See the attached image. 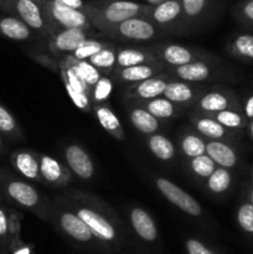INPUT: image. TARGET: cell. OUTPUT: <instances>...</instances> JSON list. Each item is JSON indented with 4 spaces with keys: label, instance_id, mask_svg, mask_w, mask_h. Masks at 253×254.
Instances as JSON below:
<instances>
[{
    "label": "cell",
    "instance_id": "cell-1",
    "mask_svg": "<svg viewBox=\"0 0 253 254\" xmlns=\"http://www.w3.org/2000/svg\"><path fill=\"white\" fill-rule=\"evenodd\" d=\"M64 202L86 223L101 245L119 247L123 241L121 222L104 205H99L98 200L88 193L72 191Z\"/></svg>",
    "mask_w": 253,
    "mask_h": 254
},
{
    "label": "cell",
    "instance_id": "cell-2",
    "mask_svg": "<svg viewBox=\"0 0 253 254\" xmlns=\"http://www.w3.org/2000/svg\"><path fill=\"white\" fill-rule=\"evenodd\" d=\"M151 5L129 0H97L84 5L83 11L92 26L106 32L114 25L135 16H146Z\"/></svg>",
    "mask_w": 253,
    "mask_h": 254
},
{
    "label": "cell",
    "instance_id": "cell-3",
    "mask_svg": "<svg viewBox=\"0 0 253 254\" xmlns=\"http://www.w3.org/2000/svg\"><path fill=\"white\" fill-rule=\"evenodd\" d=\"M0 188L14 203L36 213L39 217L50 218V207L44 205L41 195L31 184L14 178L6 171H0Z\"/></svg>",
    "mask_w": 253,
    "mask_h": 254
},
{
    "label": "cell",
    "instance_id": "cell-4",
    "mask_svg": "<svg viewBox=\"0 0 253 254\" xmlns=\"http://www.w3.org/2000/svg\"><path fill=\"white\" fill-rule=\"evenodd\" d=\"M50 220L55 222L62 233L81 245H101L86 223L68 207L64 200H56L50 206Z\"/></svg>",
    "mask_w": 253,
    "mask_h": 254
},
{
    "label": "cell",
    "instance_id": "cell-5",
    "mask_svg": "<svg viewBox=\"0 0 253 254\" xmlns=\"http://www.w3.org/2000/svg\"><path fill=\"white\" fill-rule=\"evenodd\" d=\"M40 2L46 17L50 34L62 29L91 30L93 27L83 10L64 6L56 0H41Z\"/></svg>",
    "mask_w": 253,
    "mask_h": 254
},
{
    "label": "cell",
    "instance_id": "cell-6",
    "mask_svg": "<svg viewBox=\"0 0 253 254\" xmlns=\"http://www.w3.org/2000/svg\"><path fill=\"white\" fill-rule=\"evenodd\" d=\"M148 49L165 67L183 66L193 61H215L207 52L178 44H159L148 46Z\"/></svg>",
    "mask_w": 253,
    "mask_h": 254
},
{
    "label": "cell",
    "instance_id": "cell-7",
    "mask_svg": "<svg viewBox=\"0 0 253 254\" xmlns=\"http://www.w3.org/2000/svg\"><path fill=\"white\" fill-rule=\"evenodd\" d=\"M0 9L19 17L31 30L49 32L41 2L36 0H0Z\"/></svg>",
    "mask_w": 253,
    "mask_h": 254
},
{
    "label": "cell",
    "instance_id": "cell-8",
    "mask_svg": "<svg viewBox=\"0 0 253 254\" xmlns=\"http://www.w3.org/2000/svg\"><path fill=\"white\" fill-rule=\"evenodd\" d=\"M103 34L112 39L128 40V41H149L158 36L159 30L158 26L146 17L135 16L114 25Z\"/></svg>",
    "mask_w": 253,
    "mask_h": 254
},
{
    "label": "cell",
    "instance_id": "cell-9",
    "mask_svg": "<svg viewBox=\"0 0 253 254\" xmlns=\"http://www.w3.org/2000/svg\"><path fill=\"white\" fill-rule=\"evenodd\" d=\"M156 189L159 192L166 198L170 203H173L175 207L183 211L184 213L192 217H200L202 215V207L200 203L186 191H184L180 186L174 184L173 181L168 180L166 178H156L154 180Z\"/></svg>",
    "mask_w": 253,
    "mask_h": 254
},
{
    "label": "cell",
    "instance_id": "cell-10",
    "mask_svg": "<svg viewBox=\"0 0 253 254\" xmlns=\"http://www.w3.org/2000/svg\"><path fill=\"white\" fill-rule=\"evenodd\" d=\"M174 78L175 77L173 74H170L169 72L166 73V71H164L151 78L128 84L124 91V99L130 102H144L163 96L168 83Z\"/></svg>",
    "mask_w": 253,
    "mask_h": 254
},
{
    "label": "cell",
    "instance_id": "cell-11",
    "mask_svg": "<svg viewBox=\"0 0 253 254\" xmlns=\"http://www.w3.org/2000/svg\"><path fill=\"white\" fill-rule=\"evenodd\" d=\"M91 30L87 29H62L51 32L49 40V50L54 55H68L77 49L82 42L91 39Z\"/></svg>",
    "mask_w": 253,
    "mask_h": 254
},
{
    "label": "cell",
    "instance_id": "cell-12",
    "mask_svg": "<svg viewBox=\"0 0 253 254\" xmlns=\"http://www.w3.org/2000/svg\"><path fill=\"white\" fill-rule=\"evenodd\" d=\"M64 159L71 173L81 180H91L96 173L93 160L89 154L78 144H69L64 148Z\"/></svg>",
    "mask_w": 253,
    "mask_h": 254
},
{
    "label": "cell",
    "instance_id": "cell-13",
    "mask_svg": "<svg viewBox=\"0 0 253 254\" xmlns=\"http://www.w3.org/2000/svg\"><path fill=\"white\" fill-rule=\"evenodd\" d=\"M41 180L52 188H63L72 180V173L54 156L40 154Z\"/></svg>",
    "mask_w": 253,
    "mask_h": 254
},
{
    "label": "cell",
    "instance_id": "cell-14",
    "mask_svg": "<svg viewBox=\"0 0 253 254\" xmlns=\"http://www.w3.org/2000/svg\"><path fill=\"white\" fill-rule=\"evenodd\" d=\"M145 17L161 29L175 26L184 21L180 0H164L160 4L151 5Z\"/></svg>",
    "mask_w": 253,
    "mask_h": 254
},
{
    "label": "cell",
    "instance_id": "cell-15",
    "mask_svg": "<svg viewBox=\"0 0 253 254\" xmlns=\"http://www.w3.org/2000/svg\"><path fill=\"white\" fill-rule=\"evenodd\" d=\"M193 108L200 113L212 114L225 109H237L238 107L232 94L226 91L212 89L203 92L193 103Z\"/></svg>",
    "mask_w": 253,
    "mask_h": 254
},
{
    "label": "cell",
    "instance_id": "cell-16",
    "mask_svg": "<svg viewBox=\"0 0 253 254\" xmlns=\"http://www.w3.org/2000/svg\"><path fill=\"white\" fill-rule=\"evenodd\" d=\"M190 122L196 133L200 134L206 140H228L232 138L230 129L218 123L208 114L195 111L190 114Z\"/></svg>",
    "mask_w": 253,
    "mask_h": 254
},
{
    "label": "cell",
    "instance_id": "cell-17",
    "mask_svg": "<svg viewBox=\"0 0 253 254\" xmlns=\"http://www.w3.org/2000/svg\"><path fill=\"white\" fill-rule=\"evenodd\" d=\"M164 71H165V64L163 62H155V64H136V66L130 67H116L112 73H113L114 79L119 83L133 84L158 76Z\"/></svg>",
    "mask_w": 253,
    "mask_h": 254
},
{
    "label": "cell",
    "instance_id": "cell-18",
    "mask_svg": "<svg viewBox=\"0 0 253 254\" xmlns=\"http://www.w3.org/2000/svg\"><path fill=\"white\" fill-rule=\"evenodd\" d=\"M10 163L12 168L26 180L34 183L42 181L40 174V154L27 149H20L11 154Z\"/></svg>",
    "mask_w": 253,
    "mask_h": 254
},
{
    "label": "cell",
    "instance_id": "cell-19",
    "mask_svg": "<svg viewBox=\"0 0 253 254\" xmlns=\"http://www.w3.org/2000/svg\"><path fill=\"white\" fill-rule=\"evenodd\" d=\"M165 71L181 81L198 83L212 78L213 67L211 61H193L178 67H165Z\"/></svg>",
    "mask_w": 253,
    "mask_h": 254
},
{
    "label": "cell",
    "instance_id": "cell-20",
    "mask_svg": "<svg viewBox=\"0 0 253 254\" xmlns=\"http://www.w3.org/2000/svg\"><path fill=\"white\" fill-rule=\"evenodd\" d=\"M203 93L202 88H197L190 82L174 78L166 86L163 96L175 103L176 106H191L197 101L198 97Z\"/></svg>",
    "mask_w": 253,
    "mask_h": 254
},
{
    "label": "cell",
    "instance_id": "cell-21",
    "mask_svg": "<svg viewBox=\"0 0 253 254\" xmlns=\"http://www.w3.org/2000/svg\"><path fill=\"white\" fill-rule=\"evenodd\" d=\"M129 221L134 233L146 243H154L159 237L158 227L150 213L144 208L135 207L129 211Z\"/></svg>",
    "mask_w": 253,
    "mask_h": 254
},
{
    "label": "cell",
    "instance_id": "cell-22",
    "mask_svg": "<svg viewBox=\"0 0 253 254\" xmlns=\"http://www.w3.org/2000/svg\"><path fill=\"white\" fill-rule=\"evenodd\" d=\"M206 154L217 166L233 169L238 163V155L235 148L225 140H206Z\"/></svg>",
    "mask_w": 253,
    "mask_h": 254
},
{
    "label": "cell",
    "instance_id": "cell-23",
    "mask_svg": "<svg viewBox=\"0 0 253 254\" xmlns=\"http://www.w3.org/2000/svg\"><path fill=\"white\" fill-rule=\"evenodd\" d=\"M92 111L94 112V116H96L97 121H98V123L101 124V127L107 133L111 134L113 138H116L119 141L126 140V133H124V129L122 127L121 121H119L117 114L112 111V108L108 104H93L92 106Z\"/></svg>",
    "mask_w": 253,
    "mask_h": 254
},
{
    "label": "cell",
    "instance_id": "cell-24",
    "mask_svg": "<svg viewBox=\"0 0 253 254\" xmlns=\"http://www.w3.org/2000/svg\"><path fill=\"white\" fill-rule=\"evenodd\" d=\"M158 59L148 47H134L124 46L117 49V62L116 67H130L136 64H155Z\"/></svg>",
    "mask_w": 253,
    "mask_h": 254
},
{
    "label": "cell",
    "instance_id": "cell-25",
    "mask_svg": "<svg viewBox=\"0 0 253 254\" xmlns=\"http://www.w3.org/2000/svg\"><path fill=\"white\" fill-rule=\"evenodd\" d=\"M32 31L34 30L19 17L14 15H0V36L14 41H27L34 36Z\"/></svg>",
    "mask_w": 253,
    "mask_h": 254
},
{
    "label": "cell",
    "instance_id": "cell-26",
    "mask_svg": "<svg viewBox=\"0 0 253 254\" xmlns=\"http://www.w3.org/2000/svg\"><path fill=\"white\" fill-rule=\"evenodd\" d=\"M129 121H130L134 129L140 131L141 134H145V135L158 133L161 129L160 121L138 104L129 109Z\"/></svg>",
    "mask_w": 253,
    "mask_h": 254
},
{
    "label": "cell",
    "instance_id": "cell-27",
    "mask_svg": "<svg viewBox=\"0 0 253 254\" xmlns=\"http://www.w3.org/2000/svg\"><path fill=\"white\" fill-rule=\"evenodd\" d=\"M138 106L145 108L149 113L153 114L159 121H166V119H173L179 113V106L169 101L164 96L155 97L149 101L144 102H134Z\"/></svg>",
    "mask_w": 253,
    "mask_h": 254
},
{
    "label": "cell",
    "instance_id": "cell-28",
    "mask_svg": "<svg viewBox=\"0 0 253 254\" xmlns=\"http://www.w3.org/2000/svg\"><path fill=\"white\" fill-rule=\"evenodd\" d=\"M146 144H148L150 153L158 160L168 163V161H171L175 158V145H174V143L168 136L163 135V134L154 133L149 135L148 139H146Z\"/></svg>",
    "mask_w": 253,
    "mask_h": 254
},
{
    "label": "cell",
    "instance_id": "cell-29",
    "mask_svg": "<svg viewBox=\"0 0 253 254\" xmlns=\"http://www.w3.org/2000/svg\"><path fill=\"white\" fill-rule=\"evenodd\" d=\"M179 146H180L184 158L188 159V160L195 158V156L206 154V139L198 133H193V131H185V133L181 134Z\"/></svg>",
    "mask_w": 253,
    "mask_h": 254
},
{
    "label": "cell",
    "instance_id": "cell-30",
    "mask_svg": "<svg viewBox=\"0 0 253 254\" xmlns=\"http://www.w3.org/2000/svg\"><path fill=\"white\" fill-rule=\"evenodd\" d=\"M87 61L91 62L103 76H109L116 68L117 62V46L111 44L109 46L99 50L97 54L89 57Z\"/></svg>",
    "mask_w": 253,
    "mask_h": 254
},
{
    "label": "cell",
    "instance_id": "cell-31",
    "mask_svg": "<svg viewBox=\"0 0 253 254\" xmlns=\"http://www.w3.org/2000/svg\"><path fill=\"white\" fill-rule=\"evenodd\" d=\"M231 184H232V175L228 169L222 168V166H217L213 173L205 180L206 189L208 190V192L213 193V195L225 193L231 188Z\"/></svg>",
    "mask_w": 253,
    "mask_h": 254
},
{
    "label": "cell",
    "instance_id": "cell-32",
    "mask_svg": "<svg viewBox=\"0 0 253 254\" xmlns=\"http://www.w3.org/2000/svg\"><path fill=\"white\" fill-rule=\"evenodd\" d=\"M180 4L184 21L195 24L206 16L210 7V0H180Z\"/></svg>",
    "mask_w": 253,
    "mask_h": 254
},
{
    "label": "cell",
    "instance_id": "cell-33",
    "mask_svg": "<svg viewBox=\"0 0 253 254\" xmlns=\"http://www.w3.org/2000/svg\"><path fill=\"white\" fill-rule=\"evenodd\" d=\"M227 50L237 59L253 60V35H237L228 42Z\"/></svg>",
    "mask_w": 253,
    "mask_h": 254
},
{
    "label": "cell",
    "instance_id": "cell-34",
    "mask_svg": "<svg viewBox=\"0 0 253 254\" xmlns=\"http://www.w3.org/2000/svg\"><path fill=\"white\" fill-rule=\"evenodd\" d=\"M0 134L12 140H21L22 131L15 117L0 103Z\"/></svg>",
    "mask_w": 253,
    "mask_h": 254
},
{
    "label": "cell",
    "instance_id": "cell-35",
    "mask_svg": "<svg viewBox=\"0 0 253 254\" xmlns=\"http://www.w3.org/2000/svg\"><path fill=\"white\" fill-rule=\"evenodd\" d=\"M217 168L215 161L207 155V154H202V155L195 156V158L189 160V169L191 173L198 179V180L205 181L213 170Z\"/></svg>",
    "mask_w": 253,
    "mask_h": 254
},
{
    "label": "cell",
    "instance_id": "cell-36",
    "mask_svg": "<svg viewBox=\"0 0 253 254\" xmlns=\"http://www.w3.org/2000/svg\"><path fill=\"white\" fill-rule=\"evenodd\" d=\"M208 116L215 118L218 123H221L223 127L230 129V130L243 128L246 124L245 117H243L240 112L236 111V109H225V111L208 114Z\"/></svg>",
    "mask_w": 253,
    "mask_h": 254
},
{
    "label": "cell",
    "instance_id": "cell-37",
    "mask_svg": "<svg viewBox=\"0 0 253 254\" xmlns=\"http://www.w3.org/2000/svg\"><path fill=\"white\" fill-rule=\"evenodd\" d=\"M67 56H68L69 59H71V61L73 62L74 67L77 68L78 73L81 74L83 81L87 83V86L89 87V89L93 88L94 84L99 81V78H101L103 74H102L91 62L87 61V60H74L73 57H71L69 55H67Z\"/></svg>",
    "mask_w": 253,
    "mask_h": 254
},
{
    "label": "cell",
    "instance_id": "cell-38",
    "mask_svg": "<svg viewBox=\"0 0 253 254\" xmlns=\"http://www.w3.org/2000/svg\"><path fill=\"white\" fill-rule=\"evenodd\" d=\"M109 45H111V42L88 39L84 42H82L74 51H72L71 54L68 55L71 57H73L74 60H88L89 57L93 56L94 54H97L99 50L104 49V47L109 46Z\"/></svg>",
    "mask_w": 253,
    "mask_h": 254
},
{
    "label": "cell",
    "instance_id": "cell-39",
    "mask_svg": "<svg viewBox=\"0 0 253 254\" xmlns=\"http://www.w3.org/2000/svg\"><path fill=\"white\" fill-rule=\"evenodd\" d=\"M113 91V83L108 76H102L91 89V101L93 104L106 103Z\"/></svg>",
    "mask_w": 253,
    "mask_h": 254
},
{
    "label": "cell",
    "instance_id": "cell-40",
    "mask_svg": "<svg viewBox=\"0 0 253 254\" xmlns=\"http://www.w3.org/2000/svg\"><path fill=\"white\" fill-rule=\"evenodd\" d=\"M22 215L15 210L7 211V227H9V238L10 245L9 248H14L15 246L20 245V228H21Z\"/></svg>",
    "mask_w": 253,
    "mask_h": 254
},
{
    "label": "cell",
    "instance_id": "cell-41",
    "mask_svg": "<svg viewBox=\"0 0 253 254\" xmlns=\"http://www.w3.org/2000/svg\"><path fill=\"white\" fill-rule=\"evenodd\" d=\"M237 221L245 232L253 233V205L243 202L237 211Z\"/></svg>",
    "mask_w": 253,
    "mask_h": 254
},
{
    "label": "cell",
    "instance_id": "cell-42",
    "mask_svg": "<svg viewBox=\"0 0 253 254\" xmlns=\"http://www.w3.org/2000/svg\"><path fill=\"white\" fill-rule=\"evenodd\" d=\"M9 227H7V212L0 206V251L9 248Z\"/></svg>",
    "mask_w": 253,
    "mask_h": 254
},
{
    "label": "cell",
    "instance_id": "cell-43",
    "mask_svg": "<svg viewBox=\"0 0 253 254\" xmlns=\"http://www.w3.org/2000/svg\"><path fill=\"white\" fill-rule=\"evenodd\" d=\"M185 248L188 254H216L206 245L196 238H189L185 242Z\"/></svg>",
    "mask_w": 253,
    "mask_h": 254
},
{
    "label": "cell",
    "instance_id": "cell-44",
    "mask_svg": "<svg viewBox=\"0 0 253 254\" xmlns=\"http://www.w3.org/2000/svg\"><path fill=\"white\" fill-rule=\"evenodd\" d=\"M237 15L241 20L253 22V0H246L237 7Z\"/></svg>",
    "mask_w": 253,
    "mask_h": 254
},
{
    "label": "cell",
    "instance_id": "cell-45",
    "mask_svg": "<svg viewBox=\"0 0 253 254\" xmlns=\"http://www.w3.org/2000/svg\"><path fill=\"white\" fill-rule=\"evenodd\" d=\"M57 2L60 4L64 5V6L72 7V9H78V10H83L84 7V2L83 0H56Z\"/></svg>",
    "mask_w": 253,
    "mask_h": 254
},
{
    "label": "cell",
    "instance_id": "cell-46",
    "mask_svg": "<svg viewBox=\"0 0 253 254\" xmlns=\"http://www.w3.org/2000/svg\"><path fill=\"white\" fill-rule=\"evenodd\" d=\"M245 116L250 121L253 119V94L247 99V102L245 104Z\"/></svg>",
    "mask_w": 253,
    "mask_h": 254
},
{
    "label": "cell",
    "instance_id": "cell-47",
    "mask_svg": "<svg viewBox=\"0 0 253 254\" xmlns=\"http://www.w3.org/2000/svg\"><path fill=\"white\" fill-rule=\"evenodd\" d=\"M11 251H12V254H30L29 248H27L25 245H22V242L20 243V245L15 246L14 248H11Z\"/></svg>",
    "mask_w": 253,
    "mask_h": 254
},
{
    "label": "cell",
    "instance_id": "cell-48",
    "mask_svg": "<svg viewBox=\"0 0 253 254\" xmlns=\"http://www.w3.org/2000/svg\"><path fill=\"white\" fill-rule=\"evenodd\" d=\"M145 1L148 5H156V4H160V2L164 1V0H145Z\"/></svg>",
    "mask_w": 253,
    "mask_h": 254
},
{
    "label": "cell",
    "instance_id": "cell-49",
    "mask_svg": "<svg viewBox=\"0 0 253 254\" xmlns=\"http://www.w3.org/2000/svg\"><path fill=\"white\" fill-rule=\"evenodd\" d=\"M250 196H251V203L253 205V170H252V189H251Z\"/></svg>",
    "mask_w": 253,
    "mask_h": 254
},
{
    "label": "cell",
    "instance_id": "cell-50",
    "mask_svg": "<svg viewBox=\"0 0 253 254\" xmlns=\"http://www.w3.org/2000/svg\"><path fill=\"white\" fill-rule=\"evenodd\" d=\"M250 131H251V135H252L253 138V119L251 121V124H250Z\"/></svg>",
    "mask_w": 253,
    "mask_h": 254
},
{
    "label": "cell",
    "instance_id": "cell-51",
    "mask_svg": "<svg viewBox=\"0 0 253 254\" xmlns=\"http://www.w3.org/2000/svg\"><path fill=\"white\" fill-rule=\"evenodd\" d=\"M2 150V139H1V134H0V151Z\"/></svg>",
    "mask_w": 253,
    "mask_h": 254
},
{
    "label": "cell",
    "instance_id": "cell-52",
    "mask_svg": "<svg viewBox=\"0 0 253 254\" xmlns=\"http://www.w3.org/2000/svg\"><path fill=\"white\" fill-rule=\"evenodd\" d=\"M0 254H5L4 251H0Z\"/></svg>",
    "mask_w": 253,
    "mask_h": 254
},
{
    "label": "cell",
    "instance_id": "cell-53",
    "mask_svg": "<svg viewBox=\"0 0 253 254\" xmlns=\"http://www.w3.org/2000/svg\"><path fill=\"white\" fill-rule=\"evenodd\" d=\"M0 193H1V188H0Z\"/></svg>",
    "mask_w": 253,
    "mask_h": 254
},
{
    "label": "cell",
    "instance_id": "cell-54",
    "mask_svg": "<svg viewBox=\"0 0 253 254\" xmlns=\"http://www.w3.org/2000/svg\"><path fill=\"white\" fill-rule=\"evenodd\" d=\"M36 1H41V0H36Z\"/></svg>",
    "mask_w": 253,
    "mask_h": 254
}]
</instances>
